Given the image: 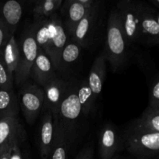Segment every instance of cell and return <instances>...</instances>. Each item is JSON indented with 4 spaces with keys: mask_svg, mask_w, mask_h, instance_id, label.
Masks as SVG:
<instances>
[{
    "mask_svg": "<svg viewBox=\"0 0 159 159\" xmlns=\"http://www.w3.org/2000/svg\"><path fill=\"white\" fill-rule=\"evenodd\" d=\"M18 102L26 122L31 125L43 111L44 102L43 88L37 84L25 82L20 86Z\"/></svg>",
    "mask_w": 159,
    "mask_h": 159,
    "instance_id": "obj_6",
    "label": "cell"
},
{
    "mask_svg": "<svg viewBox=\"0 0 159 159\" xmlns=\"http://www.w3.org/2000/svg\"><path fill=\"white\" fill-rule=\"evenodd\" d=\"M130 43L122 29L116 9H111L107 20V39L103 52L113 71L123 69L130 57Z\"/></svg>",
    "mask_w": 159,
    "mask_h": 159,
    "instance_id": "obj_3",
    "label": "cell"
},
{
    "mask_svg": "<svg viewBox=\"0 0 159 159\" xmlns=\"http://www.w3.org/2000/svg\"><path fill=\"white\" fill-rule=\"evenodd\" d=\"M22 142H16L13 144L11 152L10 159H25L20 151V144Z\"/></svg>",
    "mask_w": 159,
    "mask_h": 159,
    "instance_id": "obj_29",
    "label": "cell"
},
{
    "mask_svg": "<svg viewBox=\"0 0 159 159\" xmlns=\"http://www.w3.org/2000/svg\"><path fill=\"white\" fill-rule=\"evenodd\" d=\"M78 83L77 80H69L66 93L54 114V122L62 131L70 148L77 139L79 120L82 114L77 96Z\"/></svg>",
    "mask_w": 159,
    "mask_h": 159,
    "instance_id": "obj_4",
    "label": "cell"
},
{
    "mask_svg": "<svg viewBox=\"0 0 159 159\" xmlns=\"http://www.w3.org/2000/svg\"><path fill=\"white\" fill-rule=\"evenodd\" d=\"M124 148L121 135L112 124H106L99 137V153L101 159H112Z\"/></svg>",
    "mask_w": 159,
    "mask_h": 159,
    "instance_id": "obj_12",
    "label": "cell"
},
{
    "mask_svg": "<svg viewBox=\"0 0 159 159\" xmlns=\"http://www.w3.org/2000/svg\"><path fill=\"white\" fill-rule=\"evenodd\" d=\"M57 75L50 57L43 50L38 48L37 57L31 68L30 76L33 78L37 85L43 87Z\"/></svg>",
    "mask_w": 159,
    "mask_h": 159,
    "instance_id": "obj_15",
    "label": "cell"
},
{
    "mask_svg": "<svg viewBox=\"0 0 159 159\" xmlns=\"http://www.w3.org/2000/svg\"><path fill=\"white\" fill-rule=\"evenodd\" d=\"M18 44L20 48V60L14 74V81L17 86L20 87L28 81L31 68L38 51V46L30 27L25 30Z\"/></svg>",
    "mask_w": 159,
    "mask_h": 159,
    "instance_id": "obj_5",
    "label": "cell"
},
{
    "mask_svg": "<svg viewBox=\"0 0 159 159\" xmlns=\"http://www.w3.org/2000/svg\"><path fill=\"white\" fill-rule=\"evenodd\" d=\"M26 137V132L18 117L0 120V155L15 143H23Z\"/></svg>",
    "mask_w": 159,
    "mask_h": 159,
    "instance_id": "obj_11",
    "label": "cell"
},
{
    "mask_svg": "<svg viewBox=\"0 0 159 159\" xmlns=\"http://www.w3.org/2000/svg\"><path fill=\"white\" fill-rule=\"evenodd\" d=\"M139 125L153 132H159V108L148 105L139 118L136 119Z\"/></svg>",
    "mask_w": 159,
    "mask_h": 159,
    "instance_id": "obj_24",
    "label": "cell"
},
{
    "mask_svg": "<svg viewBox=\"0 0 159 159\" xmlns=\"http://www.w3.org/2000/svg\"><path fill=\"white\" fill-rule=\"evenodd\" d=\"M148 99V105L159 108V77L158 73L149 81Z\"/></svg>",
    "mask_w": 159,
    "mask_h": 159,
    "instance_id": "obj_26",
    "label": "cell"
},
{
    "mask_svg": "<svg viewBox=\"0 0 159 159\" xmlns=\"http://www.w3.org/2000/svg\"><path fill=\"white\" fill-rule=\"evenodd\" d=\"M149 2L151 3V6H153L154 8L156 7L157 9H158L159 8V0H150L149 1Z\"/></svg>",
    "mask_w": 159,
    "mask_h": 159,
    "instance_id": "obj_31",
    "label": "cell"
},
{
    "mask_svg": "<svg viewBox=\"0 0 159 159\" xmlns=\"http://www.w3.org/2000/svg\"><path fill=\"white\" fill-rule=\"evenodd\" d=\"M93 146H87L79 152L75 159H93Z\"/></svg>",
    "mask_w": 159,
    "mask_h": 159,
    "instance_id": "obj_28",
    "label": "cell"
},
{
    "mask_svg": "<svg viewBox=\"0 0 159 159\" xmlns=\"http://www.w3.org/2000/svg\"><path fill=\"white\" fill-rule=\"evenodd\" d=\"M82 48L78 43L72 40H68L65 46L64 47L60 58H59L58 65H57V71L65 72L72 63H74L80 56Z\"/></svg>",
    "mask_w": 159,
    "mask_h": 159,
    "instance_id": "obj_21",
    "label": "cell"
},
{
    "mask_svg": "<svg viewBox=\"0 0 159 159\" xmlns=\"http://www.w3.org/2000/svg\"><path fill=\"white\" fill-rule=\"evenodd\" d=\"M14 76L9 73L4 60L2 50H0V89H13Z\"/></svg>",
    "mask_w": 159,
    "mask_h": 159,
    "instance_id": "obj_25",
    "label": "cell"
},
{
    "mask_svg": "<svg viewBox=\"0 0 159 159\" xmlns=\"http://www.w3.org/2000/svg\"><path fill=\"white\" fill-rule=\"evenodd\" d=\"M139 43L155 46L159 43V12L144 2H139Z\"/></svg>",
    "mask_w": 159,
    "mask_h": 159,
    "instance_id": "obj_8",
    "label": "cell"
},
{
    "mask_svg": "<svg viewBox=\"0 0 159 159\" xmlns=\"http://www.w3.org/2000/svg\"><path fill=\"white\" fill-rule=\"evenodd\" d=\"M38 48L50 57L56 71L61 53L68 41V35L59 13L49 18L34 22L30 26Z\"/></svg>",
    "mask_w": 159,
    "mask_h": 159,
    "instance_id": "obj_1",
    "label": "cell"
},
{
    "mask_svg": "<svg viewBox=\"0 0 159 159\" xmlns=\"http://www.w3.org/2000/svg\"><path fill=\"white\" fill-rule=\"evenodd\" d=\"M68 83L69 80H65L57 74L42 87L44 93V102L42 112L49 110L53 114L56 113L66 93Z\"/></svg>",
    "mask_w": 159,
    "mask_h": 159,
    "instance_id": "obj_10",
    "label": "cell"
},
{
    "mask_svg": "<svg viewBox=\"0 0 159 159\" xmlns=\"http://www.w3.org/2000/svg\"><path fill=\"white\" fill-rule=\"evenodd\" d=\"M121 138L124 148L136 159L158 158L159 132L147 130L134 120L125 127Z\"/></svg>",
    "mask_w": 159,
    "mask_h": 159,
    "instance_id": "obj_2",
    "label": "cell"
},
{
    "mask_svg": "<svg viewBox=\"0 0 159 159\" xmlns=\"http://www.w3.org/2000/svg\"><path fill=\"white\" fill-rule=\"evenodd\" d=\"M19 107L18 97L13 89H0V120L17 117Z\"/></svg>",
    "mask_w": 159,
    "mask_h": 159,
    "instance_id": "obj_18",
    "label": "cell"
},
{
    "mask_svg": "<svg viewBox=\"0 0 159 159\" xmlns=\"http://www.w3.org/2000/svg\"><path fill=\"white\" fill-rule=\"evenodd\" d=\"M100 6L92 9L75 28L70 37L72 41L82 47L88 48L92 44L99 21Z\"/></svg>",
    "mask_w": 159,
    "mask_h": 159,
    "instance_id": "obj_9",
    "label": "cell"
},
{
    "mask_svg": "<svg viewBox=\"0 0 159 159\" xmlns=\"http://www.w3.org/2000/svg\"><path fill=\"white\" fill-rule=\"evenodd\" d=\"M115 9L130 46L139 43V1L121 0L116 3Z\"/></svg>",
    "mask_w": 159,
    "mask_h": 159,
    "instance_id": "obj_7",
    "label": "cell"
},
{
    "mask_svg": "<svg viewBox=\"0 0 159 159\" xmlns=\"http://www.w3.org/2000/svg\"><path fill=\"white\" fill-rule=\"evenodd\" d=\"M1 50L5 64L9 73L14 76L20 60V48L15 36H11Z\"/></svg>",
    "mask_w": 159,
    "mask_h": 159,
    "instance_id": "obj_19",
    "label": "cell"
},
{
    "mask_svg": "<svg viewBox=\"0 0 159 159\" xmlns=\"http://www.w3.org/2000/svg\"><path fill=\"white\" fill-rule=\"evenodd\" d=\"M93 9H86L78 0H65L63 2L59 15L68 37H71L78 23Z\"/></svg>",
    "mask_w": 159,
    "mask_h": 159,
    "instance_id": "obj_13",
    "label": "cell"
},
{
    "mask_svg": "<svg viewBox=\"0 0 159 159\" xmlns=\"http://www.w3.org/2000/svg\"><path fill=\"white\" fill-rule=\"evenodd\" d=\"M23 2L9 0L0 3V19L9 32L14 34L23 14Z\"/></svg>",
    "mask_w": 159,
    "mask_h": 159,
    "instance_id": "obj_16",
    "label": "cell"
},
{
    "mask_svg": "<svg viewBox=\"0 0 159 159\" xmlns=\"http://www.w3.org/2000/svg\"><path fill=\"white\" fill-rule=\"evenodd\" d=\"M12 146L7 148L0 155V159H10L11 157V152H12Z\"/></svg>",
    "mask_w": 159,
    "mask_h": 159,
    "instance_id": "obj_30",
    "label": "cell"
},
{
    "mask_svg": "<svg viewBox=\"0 0 159 159\" xmlns=\"http://www.w3.org/2000/svg\"><path fill=\"white\" fill-rule=\"evenodd\" d=\"M12 35H14V34H12L9 32V30L0 19V50L6 44V43Z\"/></svg>",
    "mask_w": 159,
    "mask_h": 159,
    "instance_id": "obj_27",
    "label": "cell"
},
{
    "mask_svg": "<svg viewBox=\"0 0 159 159\" xmlns=\"http://www.w3.org/2000/svg\"><path fill=\"white\" fill-rule=\"evenodd\" d=\"M107 58L104 52L101 53L93 63L87 79L94 98L96 99L102 93V86L107 75Z\"/></svg>",
    "mask_w": 159,
    "mask_h": 159,
    "instance_id": "obj_17",
    "label": "cell"
},
{
    "mask_svg": "<svg viewBox=\"0 0 159 159\" xmlns=\"http://www.w3.org/2000/svg\"><path fill=\"white\" fill-rule=\"evenodd\" d=\"M112 159H127L126 158H124V157H122L120 156V155H116L114 157H113Z\"/></svg>",
    "mask_w": 159,
    "mask_h": 159,
    "instance_id": "obj_32",
    "label": "cell"
},
{
    "mask_svg": "<svg viewBox=\"0 0 159 159\" xmlns=\"http://www.w3.org/2000/svg\"><path fill=\"white\" fill-rule=\"evenodd\" d=\"M54 125H55L54 140L48 159H67L70 147L65 140L63 133L58 126L55 124V122Z\"/></svg>",
    "mask_w": 159,
    "mask_h": 159,
    "instance_id": "obj_23",
    "label": "cell"
},
{
    "mask_svg": "<svg viewBox=\"0 0 159 159\" xmlns=\"http://www.w3.org/2000/svg\"><path fill=\"white\" fill-rule=\"evenodd\" d=\"M77 96L82 113L84 116H87L92 112L95 102L96 101L89 85L87 79H83L78 83Z\"/></svg>",
    "mask_w": 159,
    "mask_h": 159,
    "instance_id": "obj_22",
    "label": "cell"
},
{
    "mask_svg": "<svg viewBox=\"0 0 159 159\" xmlns=\"http://www.w3.org/2000/svg\"><path fill=\"white\" fill-rule=\"evenodd\" d=\"M64 0H38L33 7L32 12L34 22L49 18L57 13Z\"/></svg>",
    "mask_w": 159,
    "mask_h": 159,
    "instance_id": "obj_20",
    "label": "cell"
},
{
    "mask_svg": "<svg viewBox=\"0 0 159 159\" xmlns=\"http://www.w3.org/2000/svg\"><path fill=\"white\" fill-rule=\"evenodd\" d=\"M55 125L54 114L49 110L43 112L39 129L38 146L41 159H48L54 140Z\"/></svg>",
    "mask_w": 159,
    "mask_h": 159,
    "instance_id": "obj_14",
    "label": "cell"
}]
</instances>
